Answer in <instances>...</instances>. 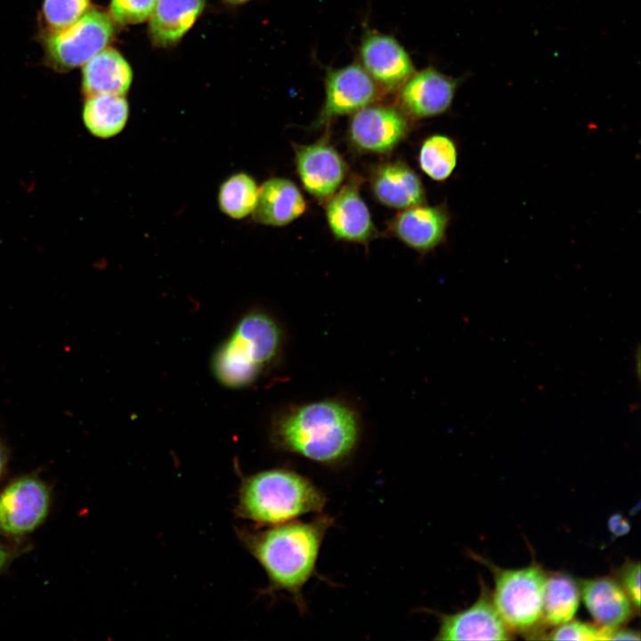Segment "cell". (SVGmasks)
Returning a JSON list of instances; mask_svg holds the SVG:
<instances>
[{
  "label": "cell",
  "instance_id": "1f68e13d",
  "mask_svg": "<svg viewBox=\"0 0 641 641\" xmlns=\"http://www.w3.org/2000/svg\"><path fill=\"white\" fill-rule=\"evenodd\" d=\"M224 2L231 4H245L250 0H223Z\"/></svg>",
  "mask_w": 641,
  "mask_h": 641
},
{
  "label": "cell",
  "instance_id": "7c38bea8",
  "mask_svg": "<svg viewBox=\"0 0 641 641\" xmlns=\"http://www.w3.org/2000/svg\"><path fill=\"white\" fill-rule=\"evenodd\" d=\"M361 67L377 85L400 88L416 71L404 47L392 36L367 33L360 47Z\"/></svg>",
  "mask_w": 641,
  "mask_h": 641
},
{
  "label": "cell",
  "instance_id": "4316f807",
  "mask_svg": "<svg viewBox=\"0 0 641 641\" xmlns=\"http://www.w3.org/2000/svg\"><path fill=\"white\" fill-rule=\"evenodd\" d=\"M158 0H110V16L120 25H134L149 20Z\"/></svg>",
  "mask_w": 641,
  "mask_h": 641
},
{
  "label": "cell",
  "instance_id": "5bb4252c",
  "mask_svg": "<svg viewBox=\"0 0 641 641\" xmlns=\"http://www.w3.org/2000/svg\"><path fill=\"white\" fill-rule=\"evenodd\" d=\"M326 217L330 231L339 239L365 243L377 235L357 182L345 184L328 199Z\"/></svg>",
  "mask_w": 641,
  "mask_h": 641
},
{
  "label": "cell",
  "instance_id": "9a60e30c",
  "mask_svg": "<svg viewBox=\"0 0 641 641\" xmlns=\"http://www.w3.org/2000/svg\"><path fill=\"white\" fill-rule=\"evenodd\" d=\"M448 223L449 215L444 207L420 204L397 215L391 230L407 246L427 252L442 241Z\"/></svg>",
  "mask_w": 641,
  "mask_h": 641
},
{
  "label": "cell",
  "instance_id": "4fadbf2b",
  "mask_svg": "<svg viewBox=\"0 0 641 641\" xmlns=\"http://www.w3.org/2000/svg\"><path fill=\"white\" fill-rule=\"evenodd\" d=\"M295 151L296 170L304 188L318 199H329L345 177L343 158L324 141L297 146Z\"/></svg>",
  "mask_w": 641,
  "mask_h": 641
},
{
  "label": "cell",
  "instance_id": "7402d4cb",
  "mask_svg": "<svg viewBox=\"0 0 641 641\" xmlns=\"http://www.w3.org/2000/svg\"><path fill=\"white\" fill-rule=\"evenodd\" d=\"M128 117L129 105L124 95L87 96L82 111L86 129L102 139L118 134L125 128Z\"/></svg>",
  "mask_w": 641,
  "mask_h": 641
},
{
  "label": "cell",
  "instance_id": "9c48e42d",
  "mask_svg": "<svg viewBox=\"0 0 641 641\" xmlns=\"http://www.w3.org/2000/svg\"><path fill=\"white\" fill-rule=\"evenodd\" d=\"M435 640H509L511 631L499 614L486 586L469 607L439 614Z\"/></svg>",
  "mask_w": 641,
  "mask_h": 641
},
{
  "label": "cell",
  "instance_id": "5b68a950",
  "mask_svg": "<svg viewBox=\"0 0 641 641\" xmlns=\"http://www.w3.org/2000/svg\"><path fill=\"white\" fill-rule=\"evenodd\" d=\"M493 574L492 602L509 630L532 633L542 622L545 571L536 564L504 569L489 563Z\"/></svg>",
  "mask_w": 641,
  "mask_h": 641
},
{
  "label": "cell",
  "instance_id": "f546056e",
  "mask_svg": "<svg viewBox=\"0 0 641 641\" xmlns=\"http://www.w3.org/2000/svg\"><path fill=\"white\" fill-rule=\"evenodd\" d=\"M13 556L14 551L0 542V572L5 569L8 564L12 560Z\"/></svg>",
  "mask_w": 641,
  "mask_h": 641
},
{
  "label": "cell",
  "instance_id": "83f0119b",
  "mask_svg": "<svg viewBox=\"0 0 641 641\" xmlns=\"http://www.w3.org/2000/svg\"><path fill=\"white\" fill-rule=\"evenodd\" d=\"M616 580L629 597L635 610L640 608V563L625 562L618 570Z\"/></svg>",
  "mask_w": 641,
  "mask_h": 641
},
{
  "label": "cell",
  "instance_id": "ac0fdd59",
  "mask_svg": "<svg viewBox=\"0 0 641 641\" xmlns=\"http://www.w3.org/2000/svg\"><path fill=\"white\" fill-rule=\"evenodd\" d=\"M206 0H158L149 18V36L156 47L178 44L203 12Z\"/></svg>",
  "mask_w": 641,
  "mask_h": 641
},
{
  "label": "cell",
  "instance_id": "ffe728a7",
  "mask_svg": "<svg viewBox=\"0 0 641 641\" xmlns=\"http://www.w3.org/2000/svg\"><path fill=\"white\" fill-rule=\"evenodd\" d=\"M132 81L130 64L118 50L111 47H106L83 65L82 89L86 97L125 95Z\"/></svg>",
  "mask_w": 641,
  "mask_h": 641
},
{
  "label": "cell",
  "instance_id": "484cf974",
  "mask_svg": "<svg viewBox=\"0 0 641 641\" xmlns=\"http://www.w3.org/2000/svg\"><path fill=\"white\" fill-rule=\"evenodd\" d=\"M613 629L599 625L569 621L551 630L547 637L550 640H610Z\"/></svg>",
  "mask_w": 641,
  "mask_h": 641
},
{
  "label": "cell",
  "instance_id": "8fae6325",
  "mask_svg": "<svg viewBox=\"0 0 641 641\" xmlns=\"http://www.w3.org/2000/svg\"><path fill=\"white\" fill-rule=\"evenodd\" d=\"M460 81L434 67L415 71L400 87L399 103L416 118L442 115L450 108Z\"/></svg>",
  "mask_w": 641,
  "mask_h": 641
},
{
  "label": "cell",
  "instance_id": "e0dca14e",
  "mask_svg": "<svg viewBox=\"0 0 641 641\" xmlns=\"http://www.w3.org/2000/svg\"><path fill=\"white\" fill-rule=\"evenodd\" d=\"M306 207L303 194L292 181L273 177L259 187L252 216L261 224L284 226L301 216Z\"/></svg>",
  "mask_w": 641,
  "mask_h": 641
},
{
  "label": "cell",
  "instance_id": "d6986e66",
  "mask_svg": "<svg viewBox=\"0 0 641 641\" xmlns=\"http://www.w3.org/2000/svg\"><path fill=\"white\" fill-rule=\"evenodd\" d=\"M371 189L383 205L406 209L425 201V191L418 174L406 164L394 161L381 165L374 172Z\"/></svg>",
  "mask_w": 641,
  "mask_h": 641
},
{
  "label": "cell",
  "instance_id": "30bf717a",
  "mask_svg": "<svg viewBox=\"0 0 641 641\" xmlns=\"http://www.w3.org/2000/svg\"><path fill=\"white\" fill-rule=\"evenodd\" d=\"M405 115L394 107L368 105L353 113L349 135L353 145L366 152L386 153L405 137Z\"/></svg>",
  "mask_w": 641,
  "mask_h": 641
},
{
  "label": "cell",
  "instance_id": "7a4b0ae2",
  "mask_svg": "<svg viewBox=\"0 0 641 641\" xmlns=\"http://www.w3.org/2000/svg\"><path fill=\"white\" fill-rule=\"evenodd\" d=\"M333 524L327 515L309 522L289 521L261 532L240 531L241 540L265 571L272 590L288 593L299 610L304 586L315 572L323 540Z\"/></svg>",
  "mask_w": 641,
  "mask_h": 641
},
{
  "label": "cell",
  "instance_id": "4dcf8cb0",
  "mask_svg": "<svg viewBox=\"0 0 641 641\" xmlns=\"http://www.w3.org/2000/svg\"><path fill=\"white\" fill-rule=\"evenodd\" d=\"M9 460V449L0 439V478L4 475Z\"/></svg>",
  "mask_w": 641,
  "mask_h": 641
},
{
  "label": "cell",
  "instance_id": "277c9868",
  "mask_svg": "<svg viewBox=\"0 0 641 641\" xmlns=\"http://www.w3.org/2000/svg\"><path fill=\"white\" fill-rule=\"evenodd\" d=\"M282 343V330L276 320L264 311H251L242 316L215 353L214 376L230 388L247 386L276 362Z\"/></svg>",
  "mask_w": 641,
  "mask_h": 641
},
{
  "label": "cell",
  "instance_id": "d4e9b609",
  "mask_svg": "<svg viewBox=\"0 0 641 641\" xmlns=\"http://www.w3.org/2000/svg\"><path fill=\"white\" fill-rule=\"evenodd\" d=\"M90 9V0H44L43 18L49 30L69 27Z\"/></svg>",
  "mask_w": 641,
  "mask_h": 641
},
{
  "label": "cell",
  "instance_id": "6da1fadb",
  "mask_svg": "<svg viewBox=\"0 0 641 641\" xmlns=\"http://www.w3.org/2000/svg\"><path fill=\"white\" fill-rule=\"evenodd\" d=\"M360 436L358 414L337 400L289 407L275 416L271 427V439L278 449L325 466L347 460Z\"/></svg>",
  "mask_w": 641,
  "mask_h": 641
},
{
  "label": "cell",
  "instance_id": "ba28073f",
  "mask_svg": "<svg viewBox=\"0 0 641 641\" xmlns=\"http://www.w3.org/2000/svg\"><path fill=\"white\" fill-rule=\"evenodd\" d=\"M377 93V84L358 63L328 70L325 100L316 126H321L337 117L353 114L371 103Z\"/></svg>",
  "mask_w": 641,
  "mask_h": 641
},
{
  "label": "cell",
  "instance_id": "44dd1931",
  "mask_svg": "<svg viewBox=\"0 0 641 641\" xmlns=\"http://www.w3.org/2000/svg\"><path fill=\"white\" fill-rule=\"evenodd\" d=\"M580 586L563 572L547 573L542 596V623L558 626L573 619L580 600Z\"/></svg>",
  "mask_w": 641,
  "mask_h": 641
},
{
  "label": "cell",
  "instance_id": "2e32d148",
  "mask_svg": "<svg viewBox=\"0 0 641 641\" xmlns=\"http://www.w3.org/2000/svg\"><path fill=\"white\" fill-rule=\"evenodd\" d=\"M580 586L584 604L597 625L615 629L633 616L635 608L615 578L582 580Z\"/></svg>",
  "mask_w": 641,
  "mask_h": 641
},
{
  "label": "cell",
  "instance_id": "603a6c76",
  "mask_svg": "<svg viewBox=\"0 0 641 641\" xmlns=\"http://www.w3.org/2000/svg\"><path fill=\"white\" fill-rule=\"evenodd\" d=\"M259 187L250 174L239 172L220 185L217 201L220 210L232 219L252 215L258 198Z\"/></svg>",
  "mask_w": 641,
  "mask_h": 641
},
{
  "label": "cell",
  "instance_id": "f1b7e54d",
  "mask_svg": "<svg viewBox=\"0 0 641 641\" xmlns=\"http://www.w3.org/2000/svg\"><path fill=\"white\" fill-rule=\"evenodd\" d=\"M610 640H640V635L635 630L618 628L613 629Z\"/></svg>",
  "mask_w": 641,
  "mask_h": 641
},
{
  "label": "cell",
  "instance_id": "cb8c5ba5",
  "mask_svg": "<svg viewBox=\"0 0 641 641\" xmlns=\"http://www.w3.org/2000/svg\"><path fill=\"white\" fill-rule=\"evenodd\" d=\"M458 160V150L449 136L433 134L422 143L418 154L421 170L434 181H444L453 173Z\"/></svg>",
  "mask_w": 641,
  "mask_h": 641
},
{
  "label": "cell",
  "instance_id": "52a82bcc",
  "mask_svg": "<svg viewBox=\"0 0 641 641\" xmlns=\"http://www.w3.org/2000/svg\"><path fill=\"white\" fill-rule=\"evenodd\" d=\"M48 484L36 475L10 482L0 491V534L22 537L37 530L51 507Z\"/></svg>",
  "mask_w": 641,
  "mask_h": 641
},
{
  "label": "cell",
  "instance_id": "3957f363",
  "mask_svg": "<svg viewBox=\"0 0 641 641\" xmlns=\"http://www.w3.org/2000/svg\"><path fill=\"white\" fill-rule=\"evenodd\" d=\"M326 502L323 491L307 477L278 468L243 480L236 512L256 523L276 525L306 514H320Z\"/></svg>",
  "mask_w": 641,
  "mask_h": 641
},
{
  "label": "cell",
  "instance_id": "8992f818",
  "mask_svg": "<svg viewBox=\"0 0 641 641\" xmlns=\"http://www.w3.org/2000/svg\"><path fill=\"white\" fill-rule=\"evenodd\" d=\"M114 33V21L110 14L89 9L69 27L48 31L44 37L45 56L59 70L83 66L108 47Z\"/></svg>",
  "mask_w": 641,
  "mask_h": 641
}]
</instances>
